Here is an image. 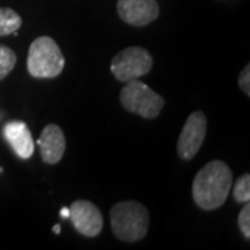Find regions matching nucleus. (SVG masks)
<instances>
[{
	"mask_svg": "<svg viewBox=\"0 0 250 250\" xmlns=\"http://www.w3.org/2000/svg\"><path fill=\"white\" fill-rule=\"evenodd\" d=\"M232 184V171L227 163L221 160L208 161L193 178L192 197L197 207L211 211L225 203Z\"/></svg>",
	"mask_w": 250,
	"mask_h": 250,
	"instance_id": "f257e3e1",
	"label": "nucleus"
},
{
	"mask_svg": "<svg viewBox=\"0 0 250 250\" xmlns=\"http://www.w3.org/2000/svg\"><path fill=\"white\" fill-rule=\"evenodd\" d=\"M110 223L117 239L138 242L149 231V211L136 200H124L111 207Z\"/></svg>",
	"mask_w": 250,
	"mask_h": 250,
	"instance_id": "f03ea898",
	"label": "nucleus"
},
{
	"mask_svg": "<svg viewBox=\"0 0 250 250\" xmlns=\"http://www.w3.org/2000/svg\"><path fill=\"white\" fill-rule=\"evenodd\" d=\"M65 59L62 49L50 36H39L29 46L27 68L31 77L49 80L59 77L64 70Z\"/></svg>",
	"mask_w": 250,
	"mask_h": 250,
	"instance_id": "7ed1b4c3",
	"label": "nucleus"
},
{
	"mask_svg": "<svg viewBox=\"0 0 250 250\" xmlns=\"http://www.w3.org/2000/svg\"><path fill=\"white\" fill-rule=\"evenodd\" d=\"M120 103L126 111L147 120H153L160 116L166 100L150 86L136 78L125 82L124 88L120 93Z\"/></svg>",
	"mask_w": 250,
	"mask_h": 250,
	"instance_id": "20e7f679",
	"label": "nucleus"
},
{
	"mask_svg": "<svg viewBox=\"0 0 250 250\" xmlns=\"http://www.w3.org/2000/svg\"><path fill=\"white\" fill-rule=\"evenodd\" d=\"M153 57L145 47L129 46L113 57L110 62V71L120 82H128L141 78L152 70Z\"/></svg>",
	"mask_w": 250,
	"mask_h": 250,
	"instance_id": "39448f33",
	"label": "nucleus"
},
{
	"mask_svg": "<svg viewBox=\"0 0 250 250\" xmlns=\"http://www.w3.org/2000/svg\"><path fill=\"white\" fill-rule=\"evenodd\" d=\"M207 134V118L200 110L188 117L177 141V153L182 160L189 161L196 156Z\"/></svg>",
	"mask_w": 250,
	"mask_h": 250,
	"instance_id": "423d86ee",
	"label": "nucleus"
},
{
	"mask_svg": "<svg viewBox=\"0 0 250 250\" xmlns=\"http://www.w3.org/2000/svg\"><path fill=\"white\" fill-rule=\"evenodd\" d=\"M70 220L74 228L86 238H95L103 229V215L89 200L78 199L70 207Z\"/></svg>",
	"mask_w": 250,
	"mask_h": 250,
	"instance_id": "0eeeda50",
	"label": "nucleus"
},
{
	"mask_svg": "<svg viewBox=\"0 0 250 250\" xmlns=\"http://www.w3.org/2000/svg\"><path fill=\"white\" fill-rule=\"evenodd\" d=\"M117 13L125 24L145 27L157 20L160 7L156 0H118Z\"/></svg>",
	"mask_w": 250,
	"mask_h": 250,
	"instance_id": "6e6552de",
	"label": "nucleus"
},
{
	"mask_svg": "<svg viewBox=\"0 0 250 250\" xmlns=\"http://www.w3.org/2000/svg\"><path fill=\"white\" fill-rule=\"evenodd\" d=\"M38 146L43 163L50 166L57 164L62 159L67 147L65 136L62 128L56 124L46 125L38 139Z\"/></svg>",
	"mask_w": 250,
	"mask_h": 250,
	"instance_id": "1a4fd4ad",
	"label": "nucleus"
},
{
	"mask_svg": "<svg viewBox=\"0 0 250 250\" xmlns=\"http://www.w3.org/2000/svg\"><path fill=\"white\" fill-rule=\"evenodd\" d=\"M3 135L20 159L27 160L35 152L31 131L24 121H11L3 128Z\"/></svg>",
	"mask_w": 250,
	"mask_h": 250,
	"instance_id": "9d476101",
	"label": "nucleus"
},
{
	"mask_svg": "<svg viewBox=\"0 0 250 250\" xmlns=\"http://www.w3.org/2000/svg\"><path fill=\"white\" fill-rule=\"evenodd\" d=\"M22 25V18L17 11L9 7H0V36H7L17 32Z\"/></svg>",
	"mask_w": 250,
	"mask_h": 250,
	"instance_id": "9b49d317",
	"label": "nucleus"
},
{
	"mask_svg": "<svg viewBox=\"0 0 250 250\" xmlns=\"http://www.w3.org/2000/svg\"><path fill=\"white\" fill-rule=\"evenodd\" d=\"M17 62V54L9 46L0 45V81H3L14 70Z\"/></svg>",
	"mask_w": 250,
	"mask_h": 250,
	"instance_id": "f8f14e48",
	"label": "nucleus"
},
{
	"mask_svg": "<svg viewBox=\"0 0 250 250\" xmlns=\"http://www.w3.org/2000/svg\"><path fill=\"white\" fill-rule=\"evenodd\" d=\"M233 185V199L238 203H249L250 202V175L245 174L236 179Z\"/></svg>",
	"mask_w": 250,
	"mask_h": 250,
	"instance_id": "ddd939ff",
	"label": "nucleus"
},
{
	"mask_svg": "<svg viewBox=\"0 0 250 250\" xmlns=\"http://www.w3.org/2000/svg\"><path fill=\"white\" fill-rule=\"evenodd\" d=\"M238 225L239 229L243 233V236L246 239H250V205L245 203L243 208L241 210V213L238 215Z\"/></svg>",
	"mask_w": 250,
	"mask_h": 250,
	"instance_id": "4468645a",
	"label": "nucleus"
},
{
	"mask_svg": "<svg viewBox=\"0 0 250 250\" xmlns=\"http://www.w3.org/2000/svg\"><path fill=\"white\" fill-rule=\"evenodd\" d=\"M238 83H239V88L246 95L250 96V65H245V68L242 70L239 74V78H238Z\"/></svg>",
	"mask_w": 250,
	"mask_h": 250,
	"instance_id": "2eb2a0df",
	"label": "nucleus"
},
{
	"mask_svg": "<svg viewBox=\"0 0 250 250\" xmlns=\"http://www.w3.org/2000/svg\"><path fill=\"white\" fill-rule=\"evenodd\" d=\"M60 214H62V217H64V218L68 217V215H70V208L64 207V208H62V213H60Z\"/></svg>",
	"mask_w": 250,
	"mask_h": 250,
	"instance_id": "dca6fc26",
	"label": "nucleus"
},
{
	"mask_svg": "<svg viewBox=\"0 0 250 250\" xmlns=\"http://www.w3.org/2000/svg\"><path fill=\"white\" fill-rule=\"evenodd\" d=\"M53 232H56V233L60 232V225H59V224H57V225H54V227H53Z\"/></svg>",
	"mask_w": 250,
	"mask_h": 250,
	"instance_id": "f3484780",
	"label": "nucleus"
}]
</instances>
